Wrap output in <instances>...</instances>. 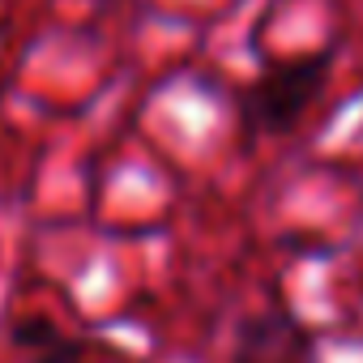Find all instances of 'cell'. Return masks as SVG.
I'll return each instance as SVG.
<instances>
[{
	"instance_id": "cell-2",
	"label": "cell",
	"mask_w": 363,
	"mask_h": 363,
	"mask_svg": "<svg viewBox=\"0 0 363 363\" xmlns=\"http://www.w3.org/2000/svg\"><path fill=\"white\" fill-rule=\"evenodd\" d=\"M231 363H316V337L299 316L278 303L240 325Z\"/></svg>"
},
{
	"instance_id": "cell-3",
	"label": "cell",
	"mask_w": 363,
	"mask_h": 363,
	"mask_svg": "<svg viewBox=\"0 0 363 363\" xmlns=\"http://www.w3.org/2000/svg\"><path fill=\"white\" fill-rule=\"evenodd\" d=\"M13 346H22L26 354H35V350H43V346H52V342H60L65 333H60V325L56 320H48V316H22V320H13Z\"/></svg>"
},
{
	"instance_id": "cell-1",
	"label": "cell",
	"mask_w": 363,
	"mask_h": 363,
	"mask_svg": "<svg viewBox=\"0 0 363 363\" xmlns=\"http://www.w3.org/2000/svg\"><path fill=\"white\" fill-rule=\"evenodd\" d=\"M329 52H312L299 60L269 65L244 94H240V116L252 133H291L308 107L325 94L329 82Z\"/></svg>"
},
{
	"instance_id": "cell-4",
	"label": "cell",
	"mask_w": 363,
	"mask_h": 363,
	"mask_svg": "<svg viewBox=\"0 0 363 363\" xmlns=\"http://www.w3.org/2000/svg\"><path fill=\"white\" fill-rule=\"evenodd\" d=\"M30 363H86V342H77V337H60V342L35 350Z\"/></svg>"
}]
</instances>
